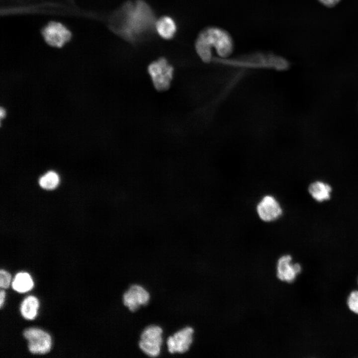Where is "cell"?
Here are the masks:
<instances>
[{
  "label": "cell",
  "instance_id": "10",
  "mask_svg": "<svg viewBox=\"0 0 358 358\" xmlns=\"http://www.w3.org/2000/svg\"><path fill=\"white\" fill-rule=\"evenodd\" d=\"M150 298L149 293L143 287L133 284L123 294V302L130 311L135 312L141 306L147 305Z\"/></svg>",
  "mask_w": 358,
  "mask_h": 358
},
{
  "label": "cell",
  "instance_id": "7",
  "mask_svg": "<svg viewBox=\"0 0 358 358\" xmlns=\"http://www.w3.org/2000/svg\"><path fill=\"white\" fill-rule=\"evenodd\" d=\"M23 336L28 342V349L31 353L41 355L50 351L52 341L47 332L38 328H30L24 330Z\"/></svg>",
  "mask_w": 358,
  "mask_h": 358
},
{
  "label": "cell",
  "instance_id": "19",
  "mask_svg": "<svg viewBox=\"0 0 358 358\" xmlns=\"http://www.w3.org/2000/svg\"><path fill=\"white\" fill-rule=\"evenodd\" d=\"M326 6L331 7L336 5L340 0H319Z\"/></svg>",
  "mask_w": 358,
  "mask_h": 358
},
{
  "label": "cell",
  "instance_id": "1",
  "mask_svg": "<svg viewBox=\"0 0 358 358\" xmlns=\"http://www.w3.org/2000/svg\"><path fill=\"white\" fill-rule=\"evenodd\" d=\"M153 12L142 0L127 2L115 14L112 27L120 35L128 40L137 39L152 27Z\"/></svg>",
  "mask_w": 358,
  "mask_h": 358
},
{
  "label": "cell",
  "instance_id": "13",
  "mask_svg": "<svg viewBox=\"0 0 358 358\" xmlns=\"http://www.w3.org/2000/svg\"><path fill=\"white\" fill-rule=\"evenodd\" d=\"M308 191L316 201L322 202L330 198L331 186L322 181H315L309 185Z\"/></svg>",
  "mask_w": 358,
  "mask_h": 358
},
{
  "label": "cell",
  "instance_id": "8",
  "mask_svg": "<svg viewBox=\"0 0 358 358\" xmlns=\"http://www.w3.org/2000/svg\"><path fill=\"white\" fill-rule=\"evenodd\" d=\"M42 34L49 45L57 47L63 46L71 37L70 31L63 24L56 22H51L45 26Z\"/></svg>",
  "mask_w": 358,
  "mask_h": 358
},
{
  "label": "cell",
  "instance_id": "3",
  "mask_svg": "<svg viewBox=\"0 0 358 358\" xmlns=\"http://www.w3.org/2000/svg\"><path fill=\"white\" fill-rule=\"evenodd\" d=\"M234 65L250 68H270L276 70H286L289 66L283 58L271 54H254L229 62Z\"/></svg>",
  "mask_w": 358,
  "mask_h": 358
},
{
  "label": "cell",
  "instance_id": "2",
  "mask_svg": "<svg viewBox=\"0 0 358 358\" xmlns=\"http://www.w3.org/2000/svg\"><path fill=\"white\" fill-rule=\"evenodd\" d=\"M234 42L230 34L223 28L210 26L204 29L196 39L195 48L198 56L203 59L213 56V50L221 59L229 57L234 50Z\"/></svg>",
  "mask_w": 358,
  "mask_h": 358
},
{
  "label": "cell",
  "instance_id": "14",
  "mask_svg": "<svg viewBox=\"0 0 358 358\" xmlns=\"http://www.w3.org/2000/svg\"><path fill=\"white\" fill-rule=\"evenodd\" d=\"M33 281L30 274L25 272L17 273L12 281L13 289L19 293H24L31 290L33 287Z\"/></svg>",
  "mask_w": 358,
  "mask_h": 358
},
{
  "label": "cell",
  "instance_id": "4",
  "mask_svg": "<svg viewBox=\"0 0 358 358\" xmlns=\"http://www.w3.org/2000/svg\"><path fill=\"white\" fill-rule=\"evenodd\" d=\"M148 72L154 88L159 91L167 90L171 86L174 69L165 58L152 62L148 67Z\"/></svg>",
  "mask_w": 358,
  "mask_h": 358
},
{
  "label": "cell",
  "instance_id": "5",
  "mask_svg": "<svg viewBox=\"0 0 358 358\" xmlns=\"http://www.w3.org/2000/svg\"><path fill=\"white\" fill-rule=\"evenodd\" d=\"M163 329L157 325L147 327L142 332L139 346L144 354L157 357L160 354L163 343Z\"/></svg>",
  "mask_w": 358,
  "mask_h": 358
},
{
  "label": "cell",
  "instance_id": "15",
  "mask_svg": "<svg viewBox=\"0 0 358 358\" xmlns=\"http://www.w3.org/2000/svg\"><path fill=\"white\" fill-rule=\"evenodd\" d=\"M39 301L36 297L30 295L26 297L20 306V312L26 319L33 320L37 315Z\"/></svg>",
  "mask_w": 358,
  "mask_h": 358
},
{
  "label": "cell",
  "instance_id": "21",
  "mask_svg": "<svg viewBox=\"0 0 358 358\" xmlns=\"http://www.w3.org/2000/svg\"><path fill=\"white\" fill-rule=\"evenodd\" d=\"M5 114L6 113L5 110L3 108L1 107L0 110V116L1 119L4 117Z\"/></svg>",
  "mask_w": 358,
  "mask_h": 358
},
{
  "label": "cell",
  "instance_id": "18",
  "mask_svg": "<svg viewBox=\"0 0 358 358\" xmlns=\"http://www.w3.org/2000/svg\"><path fill=\"white\" fill-rule=\"evenodd\" d=\"M11 280V277L8 272L1 269L0 270V286L2 288H7L9 287Z\"/></svg>",
  "mask_w": 358,
  "mask_h": 358
},
{
  "label": "cell",
  "instance_id": "20",
  "mask_svg": "<svg viewBox=\"0 0 358 358\" xmlns=\"http://www.w3.org/2000/svg\"><path fill=\"white\" fill-rule=\"evenodd\" d=\"M5 295V291L1 289L0 291V308H1L2 307V305H3L4 301Z\"/></svg>",
  "mask_w": 358,
  "mask_h": 358
},
{
  "label": "cell",
  "instance_id": "6",
  "mask_svg": "<svg viewBox=\"0 0 358 358\" xmlns=\"http://www.w3.org/2000/svg\"><path fill=\"white\" fill-rule=\"evenodd\" d=\"M256 211L259 218L266 223L278 220L283 213L280 202L271 194L265 195L259 200L256 206Z\"/></svg>",
  "mask_w": 358,
  "mask_h": 358
},
{
  "label": "cell",
  "instance_id": "11",
  "mask_svg": "<svg viewBox=\"0 0 358 358\" xmlns=\"http://www.w3.org/2000/svg\"><path fill=\"white\" fill-rule=\"evenodd\" d=\"M301 271V266L298 263L293 264L291 256L284 255L278 259L276 265V275L281 281L293 282Z\"/></svg>",
  "mask_w": 358,
  "mask_h": 358
},
{
  "label": "cell",
  "instance_id": "9",
  "mask_svg": "<svg viewBox=\"0 0 358 358\" xmlns=\"http://www.w3.org/2000/svg\"><path fill=\"white\" fill-rule=\"evenodd\" d=\"M194 330L190 327H186L170 336L167 344L171 354H182L187 352L193 341Z\"/></svg>",
  "mask_w": 358,
  "mask_h": 358
},
{
  "label": "cell",
  "instance_id": "12",
  "mask_svg": "<svg viewBox=\"0 0 358 358\" xmlns=\"http://www.w3.org/2000/svg\"><path fill=\"white\" fill-rule=\"evenodd\" d=\"M155 28L161 37L165 39H170L174 36L177 31V25L172 18L168 16H164L156 22Z\"/></svg>",
  "mask_w": 358,
  "mask_h": 358
},
{
  "label": "cell",
  "instance_id": "16",
  "mask_svg": "<svg viewBox=\"0 0 358 358\" xmlns=\"http://www.w3.org/2000/svg\"><path fill=\"white\" fill-rule=\"evenodd\" d=\"M58 175L53 171H50L42 176L39 179V183L44 189L51 190L55 188L59 183Z\"/></svg>",
  "mask_w": 358,
  "mask_h": 358
},
{
  "label": "cell",
  "instance_id": "17",
  "mask_svg": "<svg viewBox=\"0 0 358 358\" xmlns=\"http://www.w3.org/2000/svg\"><path fill=\"white\" fill-rule=\"evenodd\" d=\"M347 304L352 311L358 314V290L351 292L348 298Z\"/></svg>",
  "mask_w": 358,
  "mask_h": 358
}]
</instances>
